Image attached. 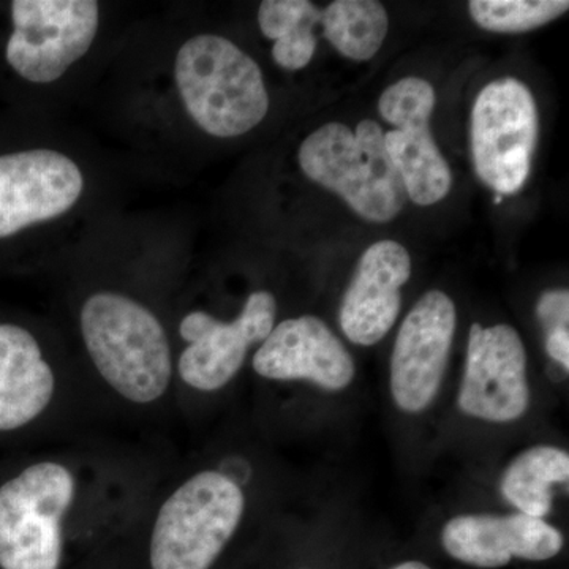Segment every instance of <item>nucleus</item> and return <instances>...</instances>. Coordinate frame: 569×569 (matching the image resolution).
Returning a JSON list of instances; mask_svg holds the SVG:
<instances>
[{"label": "nucleus", "instance_id": "2eb2a0df", "mask_svg": "<svg viewBox=\"0 0 569 569\" xmlns=\"http://www.w3.org/2000/svg\"><path fill=\"white\" fill-rule=\"evenodd\" d=\"M441 542L452 559L477 568H503L518 559L545 561L559 556L560 530L531 516L470 515L449 520Z\"/></svg>", "mask_w": 569, "mask_h": 569}, {"label": "nucleus", "instance_id": "6e6552de", "mask_svg": "<svg viewBox=\"0 0 569 569\" xmlns=\"http://www.w3.org/2000/svg\"><path fill=\"white\" fill-rule=\"evenodd\" d=\"M6 59L33 84H50L88 54L100 26L93 0H14Z\"/></svg>", "mask_w": 569, "mask_h": 569}, {"label": "nucleus", "instance_id": "423d86ee", "mask_svg": "<svg viewBox=\"0 0 569 569\" xmlns=\"http://www.w3.org/2000/svg\"><path fill=\"white\" fill-rule=\"evenodd\" d=\"M307 178L342 197L369 222H391L406 204V189L385 146V132L366 119L348 129L329 122L310 133L298 153Z\"/></svg>", "mask_w": 569, "mask_h": 569}, {"label": "nucleus", "instance_id": "dca6fc26", "mask_svg": "<svg viewBox=\"0 0 569 569\" xmlns=\"http://www.w3.org/2000/svg\"><path fill=\"white\" fill-rule=\"evenodd\" d=\"M410 276V253L399 242L380 241L366 250L340 306V328L350 342L372 347L391 331Z\"/></svg>", "mask_w": 569, "mask_h": 569}, {"label": "nucleus", "instance_id": "4468645a", "mask_svg": "<svg viewBox=\"0 0 569 569\" xmlns=\"http://www.w3.org/2000/svg\"><path fill=\"white\" fill-rule=\"evenodd\" d=\"M253 372L268 381H310L342 391L353 381V358L331 329L313 316L276 325L252 358Z\"/></svg>", "mask_w": 569, "mask_h": 569}, {"label": "nucleus", "instance_id": "412c9836", "mask_svg": "<svg viewBox=\"0 0 569 569\" xmlns=\"http://www.w3.org/2000/svg\"><path fill=\"white\" fill-rule=\"evenodd\" d=\"M317 22H306L298 29L280 37L272 47V59L283 70L295 71L305 69L312 61L317 50Z\"/></svg>", "mask_w": 569, "mask_h": 569}, {"label": "nucleus", "instance_id": "aec40b11", "mask_svg": "<svg viewBox=\"0 0 569 569\" xmlns=\"http://www.w3.org/2000/svg\"><path fill=\"white\" fill-rule=\"evenodd\" d=\"M306 22H321V10L309 0H264L258 9V26L269 40H279Z\"/></svg>", "mask_w": 569, "mask_h": 569}, {"label": "nucleus", "instance_id": "f03ea898", "mask_svg": "<svg viewBox=\"0 0 569 569\" xmlns=\"http://www.w3.org/2000/svg\"><path fill=\"white\" fill-rule=\"evenodd\" d=\"M249 477L238 456L163 468L111 552L134 569H212L244 523Z\"/></svg>", "mask_w": 569, "mask_h": 569}, {"label": "nucleus", "instance_id": "39448f33", "mask_svg": "<svg viewBox=\"0 0 569 569\" xmlns=\"http://www.w3.org/2000/svg\"><path fill=\"white\" fill-rule=\"evenodd\" d=\"M174 81L186 111L211 137H241L268 114L260 66L216 33H198L182 43L176 54Z\"/></svg>", "mask_w": 569, "mask_h": 569}, {"label": "nucleus", "instance_id": "a211bd4d", "mask_svg": "<svg viewBox=\"0 0 569 569\" xmlns=\"http://www.w3.org/2000/svg\"><path fill=\"white\" fill-rule=\"evenodd\" d=\"M325 37L340 54L369 61L388 36L387 10L376 0H337L321 11Z\"/></svg>", "mask_w": 569, "mask_h": 569}, {"label": "nucleus", "instance_id": "9d476101", "mask_svg": "<svg viewBox=\"0 0 569 569\" xmlns=\"http://www.w3.org/2000/svg\"><path fill=\"white\" fill-rule=\"evenodd\" d=\"M436 91L419 78H403L389 86L378 102L381 118L397 129L385 134L389 159L395 164L407 197L419 206L443 200L452 186L451 170L430 132Z\"/></svg>", "mask_w": 569, "mask_h": 569}, {"label": "nucleus", "instance_id": "f3484780", "mask_svg": "<svg viewBox=\"0 0 569 569\" xmlns=\"http://www.w3.org/2000/svg\"><path fill=\"white\" fill-rule=\"evenodd\" d=\"M569 455L556 447H533L509 463L501 496L522 515L542 519L552 509V486L568 482Z\"/></svg>", "mask_w": 569, "mask_h": 569}, {"label": "nucleus", "instance_id": "ddd939ff", "mask_svg": "<svg viewBox=\"0 0 569 569\" xmlns=\"http://www.w3.org/2000/svg\"><path fill=\"white\" fill-rule=\"evenodd\" d=\"M456 320L455 302L438 290L427 291L403 320L391 358V392L400 410L421 413L436 399Z\"/></svg>", "mask_w": 569, "mask_h": 569}, {"label": "nucleus", "instance_id": "20e7f679", "mask_svg": "<svg viewBox=\"0 0 569 569\" xmlns=\"http://www.w3.org/2000/svg\"><path fill=\"white\" fill-rule=\"evenodd\" d=\"M92 408L84 381L62 370L36 332L0 320V443L59 432Z\"/></svg>", "mask_w": 569, "mask_h": 569}, {"label": "nucleus", "instance_id": "9b49d317", "mask_svg": "<svg viewBox=\"0 0 569 569\" xmlns=\"http://www.w3.org/2000/svg\"><path fill=\"white\" fill-rule=\"evenodd\" d=\"M459 408L468 417L511 422L529 410L527 353L515 328L475 323L468 339Z\"/></svg>", "mask_w": 569, "mask_h": 569}, {"label": "nucleus", "instance_id": "f8f14e48", "mask_svg": "<svg viewBox=\"0 0 569 569\" xmlns=\"http://www.w3.org/2000/svg\"><path fill=\"white\" fill-rule=\"evenodd\" d=\"M81 168L54 149L0 156V239L58 219L80 201Z\"/></svg>", "mask_w": 569, "mask_h": 569}, {"label": "nucleus", "instance_id": "4be33fe9", "mask_svg": "<svg viewBox=\"0 0 569 569\" xmlns=\"http://www.w3.org/2000/svg\"><path fill=\"white\" fill-rule=\"evenodd\" d=\"M537 313L546 335L553 329L569 328L568 290L548 291L539 298Z\"/></svg>", "mask_w": 569, "mask_h": 569}, {"label": "nucleus", "instance_id": "5701e85b", "mask_svg": "<svg viewBox=\"0 0 569 569\" xmlns=\"http://www.w3.org/2000/svg\"><path fill=\"white\" fill-rule=\"evenodd\" d=\"M569 328L553 329L546 335V350L553 361L569 369Z\"/></svg>", "mask_w": 569, "mask_h": 569}, {"label": "nucleus", "instance_id": "6ab92c4d", "mask_svg": "<svg viewBox=\"0 0 569 569\" xmlns=\"http://www.w3.org/2000/svg\"><path fill=\"white\" fill-rule=\"evenodd\" d=\"M567 0H471V18L490 32L519 33L541 28L567 13Z\"/></svg>", "mask_w": 569, "mask_h": 569}, {"label": "nucleus", "instance_id": "0eeeda50", "mask_svg": "<svg viewBox=\"0 0 569 569\" xmlns=\"http://www.w3.org/2000/svg\"><path fill=\"white\" fill-rule=\"evenodd\" d=\"M276 320L277 299L266 290L250 293L230 321L200 309L183 313L178 323L182 347L174 353L176 407L189 397L211 396L230 387L250 348L268 339Z\"/></svg>", "mask_w": 569, "mask_h": 569}, {"label": "nucleus", "instance_id": "1a4fd4ad", "mask_svg": "<svg viewBox=\"0 0 569 569\" xmlns=\"http://www.w3.org/2000/svg\"><path fill=\"white\" fill-rule=\"evenodd\" d=\"M538 140V111L530 89L503 78L479 92L471 111V153L477 174L498 194L522 189Z\"/></svg>", "mask_w": 569, "mask_h": 569}, {"label": "nucleus", "instance_id": "393cba45", "mask_svg": "<svg viewBox=\"0 0 569 569\" xmlns=\"http://www.w3.org/2000/svg\"><path fill=\"white\" fill-rule=\"evenodd\" d=\"M301 569H306V568H301Z\"/></svg>", "mask_w": 569, "mask_h": 569}, {"label": "nucleus", "instance_id": "7ed1b4c3", "mask_svg": "<svg viewBox=\"0 0 569 569\" xmlns=\"http://www.w3.org/2000/svg\"><path fill=\"white\" fill-rule=\"evenodd\" d=\"M77 326L93 408L144 419L176 407L174 347L151 306L126 291L93 290Z\"/></svg>", "mask_w": 569, "mask_h": 569}, {"label": "nucleus", "instance_id": "f257e3e1", "mask_svg": "<svg viewBox=\"0 0 569 569\" xmlns=\"http://www.w3.org/2000/svg\"><path fill=\"white\" fill-rule=\"evenodd\" d=\"M160 470L116 449L36 452L0 471V569H67L112 550Z\"/></svg>", "mask_w": 569, "mask_h": 569}, {"label": "nucleus", "instance_id": "b1692460", "mask_svg": "<svg viewBox=\"0 0 569 569\" xmlns=\"http://www.w3.org/2000/svg\"><path fill=\"white\" fill-rule=\"evenodd\" d=\"M391 569H430L427 565L421 563V561H403V563L396 565L395 568Z\"/></svg>", "mask_w": 569, "mask_h": 569}]
</instances>
